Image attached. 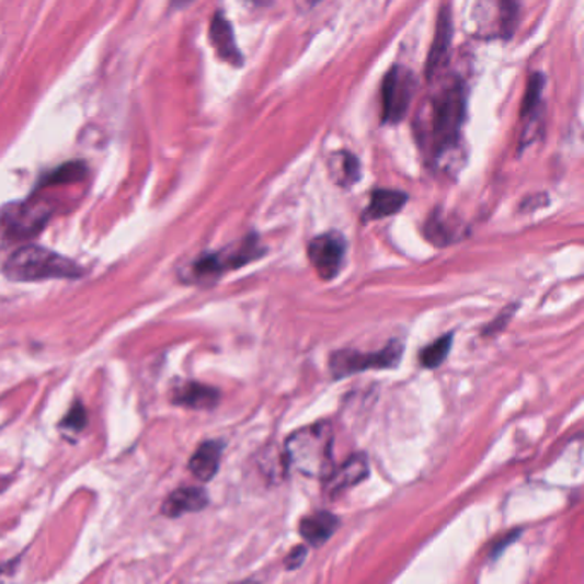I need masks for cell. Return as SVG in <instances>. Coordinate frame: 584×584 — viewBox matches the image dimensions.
Listing matches in <instances>:
<instances>
[{"label":"cell","mask_w":584,"mask_h":584,"mask_svg":"<svg viewBox=\"0 0 584 584\" xmlns=\"http://www.w3.org/2000/svg\"><path fill=\"white\" fill-rule=\"evenodd\" d=\"M468 111V90L463 79L451 75L437 83L415 118L416 141L425 157L447 170L459 153Z\"/></svg>","instance_id":"1"},{"label":"cell","mask_w":584,"mask_h":584,"mask_svg":"<svg viewBox=\"0 0 584 584\" xmlns=\"http://www.w3.org/2000/svg\"><path fill=\"white\" fill-rule=\"evenodd\" d=\"M333 443V425L318 422L295 431L283 447V456L288 467L297 473L324 480L334 468Z\"/></svg>","instance_id":"2"},{"label":"cell","mask_w":584,"mask_h":584,"mask_svg":"<svg viewBox=\"0 0 584 584\" xmlns=\"http://www.w3.org/2000/svg\"><path fill=\"white\" fill-rule=\"evenodd\" d=\"M5 276L12 282H44V279L79 278L83 270L50 249L21 248L9 257L4 266Z\"/></svg>","instance_id":"3"},{"label":"cell","mask_w":584,"mask_h":584,"mask_svg":"<svg viewBox=\"0 0 584 584\" xmlns=\"http://www.w3.org/2000/svg\"><path fill=\"white\" fill-rule=\"evenodd\" d=\"M266 252V245L261 242L260 236L251 233L224 251L209 252L197 257L188 271V276L194 283H209L224 276L227 271L240 270L254 261H260Z\"/></svg>","instance_id":"4"},{"label":"cell","mask_w":584,"mask_h":584,"mask_svg":"<svg viewBox=\"0 0 584 584\" xmlns=\"http://www.w3.org/2000/svg\"><path fill=\"white\" fill-rule=\"evenodd\" d=\"M403 343L398 340L389 342L379 352H357V350H337L331 353L330 370L334 379H345L367 370H386L398 367L403 357Z\"/></svg>","instance_id":"5"},{"label":"cell","mask_w":584,"mask_h":584,"mask_svg":"<svg viewBox=\"0 0 584 584\" xmlns=\"http://www.w3.org/2000/svg\"><path fill=\"white\" fill-rule=\"evenodd\" d=\"M416 76L409 67L392 66L386 72L380 88L382 96V124L397 126L409 114L416 93Z\"/></svg>","instance_id":"6"},{"label":"cell","mask_w":584,"mask_h":584,"mask_svg":"<svg viewBox=\"0 0 584 584\" xmlns=\"http://www.w3.org/2000/svg\"><path fill=\"white\" fill-rule=\"evenodd\" d=\"M51 206L44 201L28 199L11 203L0 209V228L5 237L14 240L30 239L38 236L48 220H50Z\"/></svg>","instance_id":"7"},{"label":"cell","mask_w":584,"mask_h":584,"mask_svg":"<svg viewBox=\"0 0 584 584\" xmlns=\"http://www.w3.org/2000/svg\"><path fill=\"white\" fill-rule=\"evenodd\" d=\"M348 243L340 232L321 233L307 245V257L319 278L331 282L342 273Z\"/></svg>","instance_id":"8"},{"label":"cell","mask_w":584,"mask_h":584,"mask_svg":"<svg viewBox=\"0 0 584 584\" xmlns=\"http://www.w3.org/2000/svg\"><path fill=\"white\" fill-rule=\"evenodd\" d=\"M543 90H546V76L541 72H534L529 76L526 84L525 99L522 103V139H519V149L535 141V136L540 133L541 115H543Z\"/></svg>","instance_id":"9"},{"label":"cell","mask_w":584,"mask_h":584,"mask_svg":"<svg viewBox=\"0 0 584 584\" xmlns=\"http://www.w3.org/2000/svg\"><path fill=\"white\" fill-rule=\"evenodd\" d=\"M422 233L432 245L443 249L467 239L470 236V228L459 216L437 208L427 216Z\"/></svg>","instance_id":"10"},{"label":"cell","mask_w":584,"mask_h":584,"mask_svg":"<svg viewBox=\"0 0 584 584\" xmlns=\"http://www.w3.org/2000/svg\"><path fill=\"white\" fill-rule=\"evenodd\" d=\"M453 32H455V24H453L451 5L444 4L440 8L439 16H437L436 35H434V42H432L431 51H428L427 66H425L428 81L439 78L440 72L449 64Z\"/></svg>","instance_id":"11"},{"label":"cell","mask_w":584,"mask_h":584,"mask_svg":"<svg viewBox=\"0 0 584 584\" xmlns=\"http://www.w3.org/2000/svg\"><path fill=\"white\" fill-rule=\"evenodd\" d=\"M369 474V461L367 456L355 455L346 459L345 463L334 467L324 479L325 497L334 499L348 491L350 486L357 485Z\"/></svg>","instance_id":"12"},{"label":"cell","mask_w":584,"mask_h":584,"mask_svg":"<svg viewBox=\"0 0 584 584\" xmlns=\"http://www.w3.org/2000/svg\"><path fill=\"white\" fill-rule=\"evenodd\" d=\"M209 39H211L216 56L221 60L233 67L243 66L242 50L237 45L232 24L224 16V12H216L213 16L211 24H209Z\"/></svg>","instance_id":"13"},{"label":"cell","mask_w":584,"mask_h":584,"mask_svg":"<svg viewBox=\"0 0 584 584\" xmlns=\"http://www.w3.org/2000/svg\"><path fill=\"white\" fill-rule=\"evenodd\" d=\"M409 203V194L403 191H394V188H376L370 194V203L362 213V224H370V221L385 220L389 216L398 215L404 205Z\"/></svg>","instance_id":"14"},{"label":"cell","mask_w":584,"mask_h":584,"mask_svg":"<svg viewBox=\"0 0 584 584\" xmlns=\"http://www.w3.org/2000/svg\"><path fill=\"white\" fill-rule=\"evenodd\" d=\"M172 401L176 406H184V409L213 410L220 401V392L201 382H184V385L176 386Z\"/></svg>","instance_id":"15"},{"label":"cell","mask_w":584,"mask_h":584,"mask_svg":"<svg viewBox=\"0 0 584 584\" xmlns=\"http://www.w3.org/2000/svg\"><path fill=\"white\" fill-rule=\"evenodd\" d=\"M208 494L199 486H181L163 502L161 513L169 518H176L185 513H197L208 506Z\"/></svg>","instance_id":"16"},{"label":"cell","mask_w":584,"mask_h":584,"mask_svg":"<svg viewBox=\"0 0 584 584\" xmlns=\"http://www.w3.org/2000/svg\"><path fill=\"white\" fill-rule=\"evenodd\" d=\"M340 519L334 514L319 511V513L309 514L300 522L298 531L300 537L312 547L324 546L325 541L330 540L336 534Z\"/></svg>","instance_id":"17"},{"label":"cell","mask_w":584,"mask_h":584,"mask_svg":"<svg viewBox=\"0 0 584 584\" xmlns=\"http://www.w3.org/2000/svg\"><path fill=\"white\" fill-rule=\"evenodd\" d=\"M221 455H224V444L220 440L203 443L197 447L191 461H188V470L201 482H209L218 473Z\"/></svg>","instance_id":"18"},{"label":"cell","mask_w":584,"mask_h":584,"mask_svg":"<svg viewBox=\"0 0 584 584\" xmlns=\"http://www.w3.org/2000/svg\"><path fill=\"white\" fill-rule=\"evenodd\" d=\"M328 170H330L331 179L334 184L343 188H352L357 185L362 179V165L357 154L352 151H334L328 158Z\"/></svg>","instance_id":"19"},{"label":"cell","mask_w":584,"mask_h":584,"mask_svg":"<svg viewBox=\"0 0 584 584\" xmlns=\"http://www.w3.org/2000/svg\"><path fill=\"white\" fill-rule=\"evenodd\" d=\"M453 340H455V333L444 334L436 342L425 346L419 355L420 365L425 367V369H437V367H440L444 360H446L447 355H449V352H451Z\"/></svg>","instance_id":"20"},{"label":"cell","mask_w":584,"mask_h":584,"mask_svg":"<svg viewBox=\"0 0 584 584\" xmlns=\"http://www.w3.org/2000/svg\"><path fill=\"white\" fill-rule=\"evenodd\" d=\"M87 425V412H84L81 404H76L71 412L67 413L64 419L62 427L71 428V431L78 432Z\"/></svg>","instance_id":"21"},{"label":"cell","mask_w":584,"mask_h":584,"mask_svg":"<svg viewBox=\"0 0 584 584\" xmlns=\"http://www.w3.org/2000/svg\"><path fill=\"white\" fill-rule=\"evenodd\" d=\"M83 175V167L72 163V165L64 167L59 172L54 173V175L50 176V182L51 184H62V182H71L76 181V179H81Z\"/></svg>","instance_id":"22"},{"label":"cell","mask_w":584,"mask_h":584,"mask_svg":"<svg viewBox=\"0 0 584 584\" xmlns=\"http://www.w3.org/2000/svg\"><path fill=\"white\" fill-rule=\"evenodd\" d=\"M514 309H518V307H507V312H504V314H499V318L495 319L492 324L486 325L485 331H483V334H494L499 333V331H502V328H504V325H506L507 322L511 321V318H513Z\"/></svg>","instance_id":"23"},{"label":"cell","mask_w":584,"mask_h":584,"mask_svg":"<svg viewBox=\"0 0 584 584\" xmlns=\"http://www.w3.org/2000/svg\"><path fill=\"white\" fill-rule=\"evenodd\" d=\"M306 547H297V549H294L290 553H288L287 561H285V565H287L290 571H294V569H298L300 568V565L304 564V561H306Z\"/></svg>","instance_id":"24"},{"label":"cell","mask_w":584,"mask_h":584,"mask_svg":"<svg viewBox=\"0 0 584 584\" xmlns=\"http://www.w3.org/2000/svg\"><path fill=\"white\" fill-rule=\"evenodd\" d=\"M236 584H257L255 581H242V583H236Z\"/></svg>","instance_id":"25"}]
</instances>
